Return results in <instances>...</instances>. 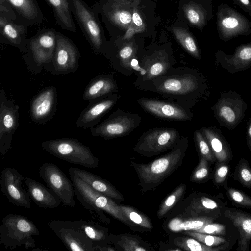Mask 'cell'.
I'll use <instances>...</instances> for the list:
<instances>
[{
	"instance_id": "43",
	"label": "cell",
	"mask_w": 251,
	"mask_h": 251,
	"mask_svg": "<svg viewBox=\"0 0 251 251\" xmlns=\"http://www.w3.org/2000/svg\"><path fill=\"white\" fill-rule=\"evenodd\" d=\"M214 221L208 223L201 228L193 231L213 235L232 237L230 233L228 232V228L226 225L214 222Z\"/></svg>"
},
{
	"instance_id": "17",
	"label": "cell",
	"mask_w": 251,
	"mask_h": 251,
	"mask_svg": "<svg viewBox=\"0 0 251 251\" xmlns=\"http://www.w3.org/2000/svg\"><path fill=\"white\" fill-rule=\"evenodd\" d=\"M56 89L49 86L35 96L30 105V116L34 123L43 125L54 116L57 107Z\"/></svg>"
},
{
	"instance_id": "30",
	"label": "cell",
	"mask_w": 251,
	"mask_h": 251,
	"mask_svg": "<svg viewBox=\"0 0 251 251\" xmlns=\"http://www.w3.org/2000/svg\"><path fill=\"white\" fill-rule=\"evenodd\" d=\"M217 220L209 217H177L172 219L168 223L167 227L171 231L178 232L194 231L201 228L205 225Z\"/></svg>"
},
{
	"instance_id": "23",
	"label": "cell",
	"mask_w": 251,
	"mask_h": 251,
	"mask_svg": "<svg viewBox=\"0 0 251 251\" xmlns=\"http://www.w3.org/2000/svg\"><path fill=\"white\" fill-rule=\"evenodd\" d=\"M183 9L190 24L202 32L213 17L212 0L191 1L185 5Z\"/></svg>"
},
{
	"instance_id": "51",
	"label": "cell",
	"mask_w": 251,
	"mask_h": 251,
	"mask_svg": "<svg viewBox=\"0 0 251 251\" xmlns=\"http://www.w3.org/2000/svg\"><path fill=\"white\" fill-rule=\"evenodd\" d=\"M247 140L251 142V118L249 119L247 125Z\"/></svg>"
},
{
	"instance_id": "31",
	"label": "cell",
	"mask_w": 251,
	"mask_h": 251,
	"mask_svg": "<svg viewBox=\"0 0 251 251\" xmlns=\"http://www.w3.org/2000/svg\"><path fill=\"white\" fill-rule=\"evenodd\" d=\"M76 222L79 227L91 240L94 248L96 246H108L106 243L109 239L107 231L105 227L97 224L93 220H79Z\"/></svg>"
},
{
	"instance_id": "9",
	"label": "cell",
	"mask_w": 251,
	"mask_h": 251,
	"mask_svg": "<svg viewBox=\"0 0 251 251\" xmlns=\"http://www.w3.org/2000/svg\"><path fill=\"white\" fill-rule=\"evenodd\" d=\"M179 133L173 128H161L149 130L139 139L134 151L150 157L173 149L178 141Z\"/></svg>"
},
{
	"instance_id": "38",
	"label": "cell",
	"mask_w": 251,
	"mask_h": 251,
	"mask_svg": "<svg viewBox=\"0 0 251 251\" xmlns=\"http://www.w3.org/2000/svg\"><path fill=\"white\" fill-rule=\"evenodd\" d=\"M230 167L229 163L216 162L213 172V182L218 188L223 187L227 189V180L230 174Z\"/></svg>"
},
{
	"instance_id": "16",
	"label": "cell",
	"mask_w": 251,
	"mask_h": 251,
	"mask_svg": "<svg viewBox=\"0 0 251 251\" xmlns=\"http://www.w3.org/2000/svg\"><path fill=\"white\" fill-rule=\"evenodd\" d=\"M227 202L220 195L197 193L179 216L184 217H209L216 219L223 216Z\"/></svg>"
},
{
	"instance_id": "21",
	"label": "cell",
	"mask_w": 251,
	"mask_h": 251,
	"mask_svg": "<svg viewBox=\"0 0 251 251\" xmlns=\"http://www.w3.org/2000/svg\"><path fill=\"white\" fill-rule=\"evenodd\" d=\"M223 216L227 218L238 232L237 251H249L251 240V213L226 207Z\"/></svg>"
},
{
	"instance_id": "5",
	"label": "cell",
	"mask_w": 251,
	"mask_h": 251,
	"mask_svg": "<svg viewBox=\"0 0 251 251\" xmlns=\"http://www.w3.org/2000/svg\"><path fill=\"white\" fill-rule=\"evenodd\" d=\"M72 14L86 40L96 54L103 53L107 44L98 13L83 0H69Z\"/></svg>"
},
{
	"instance_id": "54",
	"label": "cell",
	"mask_w": 251,
	"mask_h": 251,
	"mask_svg": "<svg viewBox=\"0 0 251 251\" xmlns=\"http://www.w3.org/2000/svg\"><path fill=\"white\" fill-rule=\"evenodd\" d=\"M31 251H49V250H44V249H32Z\"/></svg>"
},
{
	"instance_id": "8",
	"label": "cell",
	"mask_w": 251,
	"mask_h": 251,
	"mask_svg": "<svg viewBox=\"0 0 251 251\" xmlns=\"http://www.w3.org/2000/svg\"><path fill=\"white\" fill-rule=\"evenodd\" d=\"M216 25L219 38L224 42L251 33V23L248 19L227 3L218 5Z\"/></svg>"
},
{
	"instance_id": "13",
	"label": "cell",
	"mask_w": 251,
	"mask_h": 251,
	"mask_svg": "<svg viewBox=\"0 0 251 251\" xmlns=\"http://www.w3.org/2000/svg\"><path fill=\"white\" fill-rule=\"evenodd\" d=\"M76 197H80L91 201L98 208L104 211L126 224L130 222L123 215L120 205L112 198L99 193L90 187L85 182L71 172H69Z\"/></svg>"
},
{
	"instance_id": "36",
	"label": "cell",
	"mask_w": 251,
	"mask_h": 251,
	"mask_svg": "<svg viewBox=\"0 0 251 251\" xmlns=\"http://www.w3.org/2000/svg\"><path fill=\"white\" fill-rule=\"evenodd\" d=\"M186 190L184 184L177 186L161 203L157 212V216L161 218L164 217L169 210L180 200Z\"/></svg>"
},
{
	"instance_id": "28",
	"label": "cell",
	"mask_w": 251,
	"mask_h": 251,
	"mask_svg": "<svg viewBox=\"0 0 251 251\" xmlns=\"http://www.w3.org/2000/svg\"><path fill=\"white\" fill-rule=\"evenodd\" d=\"M116 89V84L113 77L109 75L100 74L93 77L86 87L83 99L88 102L106 96Z\"/></svg>"
},
{
	"instance_id": "1",
	"label": "cell",
	"mask_w": 251,
	"mask_h": 251,
	"mask_svg": "<svg viewBox=\"0 0 251 251\" xmlns=\"http://www.w3.org/2000/svg\"><path fill=\"white\" fill-rule=\"evenodd\" d=\"M178 143L168 154L148 163H136L131 165L135 169L143 190H147L159 185L182 163L186 146Z\"/></svg>"
},
{
	"instance_id": "18",
	"label": "cell",
	"mask_w": 251,
	"mask_h": 251,
	"mask_svg": "<svg viewBox=\"0 0 251 251\" xmlns=\"http://www.w3.org/2000/svg\"><path fill=\"white\" fill-rule=\"evenodd\" d=\"M117 99V96L113 95L88 102L87 105L77 119L76 126L84 130L95 126L103 115L114 105Z\"/></svg>"
},
{
	"instance_id": "4",
	"label": "cell",
	"mask_w": 251,
	"mask_h": 251,
	"mask_svg": "<svg viewBox=\"0 0 251 251\" xmlns=\"http://www.w3.org/2000/svg\"><path fill=\"white\" fill-rule=\"evenodd\" d=\"M43 150L53 156L88 168H96L99 160L90 148L78 140L68 138L49 140L41 144Z\"/></svg>"
},
{
	"instance_id": "24",
	"label": "cell",
	"mask_w": 251,
	"mask_h": 251,
	"mask_svg": "<svg viewBox=\"0 0 251 251\" xmlns=\"http://www.w3.org/2000/svg\"><path fill=\"white\" fill-rule=\"evenodd\" d=\"M201 130L211 147L216 162L229 163L233 157L232 150L221 131L213 126L203 127Z\"/></svg>"
},
{
	"instance_id": "41",
	"label": "cell",
	"mask_w": 251,
	"mask_h": 251,
	"mask_svg": "<svg viewBox=\"0 0 251 251\" xmlns=\"http://www.w3.org/2000/svg\"><path fill=\"white\" fill-rule=\"evenodd\" d=\"M226 190V195L233 205L245 208H251V197L234 188L228 187Z\"/></svg>"
},
{
	"instance_id": "7",
	"label": "cell",
	"mask_w": 251,
	"mask_h": 251,
	"mask_svg": "<svg viewBox=\"0 0 251 251\" xmlns=\"http://www.w3.org/2000/svg\"><path fill=\"white\" fill-rule=\"evenodd\" d=\"M247 104L235 91L223 92L212 107L219 124L229 130L236 128L244 119Z\"/></svg>"
},
{
	"instance_id": "25",
	"label": "cell",
	"mask_w": 251,
	"mask_h": 251,
	"mask_svg": "<svg viewBox=\"0 0 251 251\" xmlns=\"http://www.w3.org/2000/svg\"><path fill=\"white\" fill-rule=\"evenodd\" d=\"M24 181L31 200L37 206L49 209L60 206L61 201L50 189L28 176L25 177Z\"/></svg>"
},
{
	"instance_id": "35",
	"label": "cell",
	"mask_w": 251,
	"mask_h": 251,
	"mask_svg": "<svg viewBox=\"0 0 251 251\" xmlns=\"http://www.w3.org/2000/svg\"><path fill=\"white\" fill-rule=\"evenodd\" d=\"M172 32L186 51L195 58L200 59L201 54L197 43L192 35L185 29L174 27Z\"/></svg>"
},
{
	"instance_id": "29",
	"label": "cell",
	"mask_w": 251,
	"mask_h": 251,
	"mask_svg": "<svg viewBox=\"0 0 251 251\" xmlns=\"http://www.w3.org/2000/svg\"><path fill=\"white\" fill-rule=\"evenodd\" d=\"M52 8L57 23L68 31L75 32L76 26L72 17L69 0H46Z\"/></svg>"
},
{
	"instance_id": "26",
	"label": "cell",
	"mask_w": 251,
	"mask_h": 251,
	"mask_svg": "<svg viewBox=\"0 0 251 251\" xmlns=\"http://www.w3.org/2000/svg\"><path fill=\"white\" fill-rule=\"evenodd\" d=\"M139 103L146 111L159 117L177 120L190 119L183 108L171 103L145 98L139 100Z\"/></svg>"
},
{
	"instance_id": "53",
	"label": "cell",
	"mask_w": 251,
	"mask_h": 251,
	"mask_svg": "<svg viewBox=\"0 0 251 251\" xmlns=\"http://www.w3.org/2000/svg\"><path fill=\"white\" fill-rule=\"evenodd\" d=\"M247 145H248L249 149L251 151V142L248 140H247Z\"/></svg>"
},
{
	"instance_id": "3",
	"label": "cell",
	"mask_w": 251,
	"mask_h": 251,
	"mask_svg": "<svg viewBox=\"0 0 251 251\" xmlns=\"http://www.w3.org/2000/svg\"><path fill=\"white\" fill-rule=\"evenodd\" d=\"M56 33L53 28L44 29L27 38L22 54L31 73H40L51 60L56 47Z\"/></svg>"
},
{
	"instance_id": "6",
	"label": "cell",
	"mask_w": 251,
	"mask_h": 251,
	"mask_svg": "<svg viewBox=\"0 0 251 251\" xmlns=\"http://www.w3.org/2000/svg\"><path fill=\"white\" fill-rule=\"evenodd\" d=\"M80 52L68 37L57 31L56 44L53 57L44 69L54 75L74 73L78 69Z\"/></svg>"
},
{
	"instance_id": "45",
	"label": "cell",
	"mask_w": 251,
	"mask_h": 251,
	"mask_svg": "<svg viewBox=\"0 0 251 251\" xmlns=\"http://www.w3.org/2000/svg\"><path fill=\"white\" fill-rule=\"evenodd\" d=\"M81 205L86 209L93 216L98 219L100 221L107 223L108 220L103 214L102 210L98 208L91 201L80 197H76Z\"/></svg>"
},
{
	"instance_id": "37",
	"label": "cell",
	"mask_w": 251,
	"mask_h": 251,
	"mask_svg": "<svg viewBox=\"0 0 251 251\" xmlns=\"http://www.w3.org/2000/svg\"><path fill=\"white\" fill-rule=\"evenodd\" d=\"M233 177L244 187L251 188V169L248 160L244 158L239 160L235 168Z\"/></svg>"
},
{
	"instance_id": "27",
	"label": "cell",
	"mask_w": 251,
	"mask_h": 251,
	"mask_svg": "<svg viewBox=\"0 0 251 251\" xmlns=\"http://www.w3.org/2000/svg\"><path fill=\"white\" fill-rule=\"evenodd\" d=\"M68 171L71 172L82 179L94 190L105 195L114 200L123 201V196L108 181L88 171L71 167Z\"/></svg>"
},
{
	"instance_id": "49",
	"label": "cell",
	"mask_w": 251,
	"mask_h": 251,
	"mask_svg": "<svg viewBox=\"0 0 251 251\" xmlns=\"http://www.w3.org/2000/svg\"><path fill=\"white\" fill-rule=\"evenodd\" d=\"M0 12H2L14 20H16V13L8 0H0Z\"/></svg>"
},
{
	"instance_id": "52",
	"label": "cell",
	"mask_w": 251,
	"mask_h": 251,
	"mask_svg": "<svg viewBox=\"0 0 251 251\" xmlns=\"http://www.w3.org/2000/svg\"><path fill=\"white\" fill-rule=\"evenodd\" d=\"M113 0L115 1L119 2L126 3V4H129V5H132V6L136 4L135 3H137V2L138 3V2L139 1V0Z\"/></svg>"
},
{
	"instance_id": "46",
	"label": "cell",
	"mask_w": 251,
	"mask_h": 251,
	"mask_svg": "<svg viewBox=\"0 0 251 251\" xmlns=\"http://www.w3.org/2000/svg\"><path fill=\"white\" fill-rule=\"evenodd\" d=\"M135 53V48L131 44H128L120 49L118 53L119 58L121 62L124 65H128L130 60Z\"/></svg>"
},
{
	"instance_id": "50",
	"label": "cell",
	"mask_w": 251,
	"mask_h": 251,
	"mask_svg": "<svg viewBox=\"0 0 251 251\" xmlns=\"http://www.w3.org/2000/svg\"><path fill=\"white\" fill-rule=\"evenodd\" d=\"M233 4L238 6L245 13L251 16V0H232Z\"/></svg>"
},
{
	"instance_id": "47",
	"label": "cell",
	"mask_w": 251,
	"mask_h": 251,
	"mask_svg": "<svg viewBox=\"0 0 251 251\" xmlns=\"http://www.w3.org/2000/svg\"><path fill=\"white\" fill-rule=\"evenodd\" d=\"M132 20L131 26L136 31L143 30L144 24L137 8L136 4L133 5Z\"/></svg>"
},
{
	"instance_id": "12",
	"label": "cell",
	"mask_w": 251,
	"mask_h": 251,
	"mask_svg": "<svg viewBox=\"0 0 251 251\" xmlns=\"http://www.w3.org/2000/svg\"><path fill=\"white\" fill-rule=\"evenodd\" d=\"M19 106L7 99L4 90H0V153L6 154L11 145L13 135L19 124Z\"/></svg>"
},
{
	"instance_id": "19",
	"label": "cell",
	"mask_w": 251,
	"mask_h": 251,
	"mask_svg": "<svg viewBox=\"0 0 251 251\" xmlns=\"http://www.w3.org/2000/svg\"><path fill=\"white\" fill-rule=\"evenodd\" d=\"M215 59L219 65L230 73L246 70L251 66V41L237 46L232 54L218 50Z\"/></svg>"
},
{
	"instance_id": "11",
	"label": "cell",
	"mask_w": 251,
	"mask_h": 251,
	"mask_svg": "<svg viewBox=\"0 0 251 251\" xmlns=\"http://www.w3.org/2000/svg\"><path fill=\"white\" fill-rule=\"evenodd\" d=\"M47 224L66 248L73 251H95L91 240L76 221L54 220Z\"/></svg>"
},
{
	"instance_id": "42",
	"label": "cell",
	"mask_w": 251,
	"mask_h": 251,
	"mask_svg": "<svg viewBox=\"0 0 251 251\" xmlns=\"http://www.w3.org/2000/svg\"><path fill=\"white\" fill-rule=\"evenodd\" d=\"M209 162L201 157L200 161L193 170L190 180L195 182H203L207 181L210 177V168Z\"/></svg>"
},
{
	"instance_id": "10",
	"label": "cell",
	"mask_w": 251,
	"mask_h": 251,
	"mask_svg": "<svg viewBox=\"0 0 251 251\" xmlns=\"http://www.w3.org/2000/svg\"><path fill=\"white\" fill-rule=\"evenodd\" d=\"M39 175L64 205L70 207L75 205L73 182L59 167L51 163H44L39 168Z\"/></svg>"
},
{
	"instance_id": "39",
	"label": "cell",
	"mask_w": 251,
	"mask_h": 251,
	"mask_svg": "<svg viewBox=\"0 0 251 251\" xmlns=\"http://www.w3.org/2000/svg\"><path fill=\"white\" fill-rule=\"evenodd\" d=\"M123 215L127 219L140 226L148 229L152 228L150 220L145 215L137 211L132 207L120 205Z\"/></svg>"
},
{
	"instance_id": "33",
	"label": "cell",
	"mask_w": 251,
	"mask_h": 251,
	"mask_svg": "<svg viewBox=\"0 0 251 251\" xmlns=\"http://www.w3.org/2000/svg\"><path fill=\"white\" fill-rule=\"evenodd\" d=\"M185 235L190 236L203 244L210 247H218L226 246L232 249L236 242V239L231 237L213 235L201 233L193 231H186Z\"/></svg>"
},
{
	"instance_id": "40",
	"label": "cell",
	"mask_w": 251,
	"mask_h": 251,
	"mask_svg": "<svg viewBox=\"0 0 251 251\" xmlns=\"http://www.w3.org/2000/svg\"><path fill=\"white\" fill-rule=\"evenodd\" d=\"M196 144L201 156L205 158L209 163L216 162V158L206 139L201 130H196L194 134Z\"/></svg>"
},
{
	"instance_id": "22",
	"label": "cell",
	"mask_w": 251,
	"mask_h": 251,
	"mask_svg": "<svg viewBox=\"0 0 251 251\" xmlns=\"http://www.w3.org/2000/svg\"><path fill=\"white\" fill-rule=\"evenodd\" d=\"M17 17L16 21L29 27L41 23L44 16L37 0H8Z\"/></svg>"
},
{
	"instance_id": "48",
	"label": "cell",
	"mask_w": 251,
	"mask_h": 251,
	"mask_svg": "<svg viewBox=\"0 0 251 251\" xmlns=\"http://www.w3.org/2000/svg\"><path fill=\"white\" fill-rule=\"evenodd\" d=\"M166 66L164 62H158L153 64L149 70L147 77L150 79L159 75L165 71Z\"/></svg>"
},
{
	"instance_id": "2",
	"label": "cell",
	"mask_w": 251,
	"mask_h": 251,
	"mask_svg": "<svg viewBox=\"0 0 251 251\" xmlns=\"http://www.w3.org/2000/svg\"><path fill=\"white\" fill-rule=\"evenodd\" d=\"M39 234L36 226L26 217L8 214L0 225V245L10 250L23 245L26 249L34 248V237Z\"/></svg>"
},
{
	"instance_id": "20",
	"label": "cell",
	"mask_w": 251,
	"mask_h": 251,
	"mask_svg": "<svg viewBox=\"0 0 251 251\" xmlns=\"http://www.w3.org/2000/svg\"><path fill=\"white\" fill-rule=\"evenodd\" d=\"M28 26L0 12V40L1 44L17 48L23 52L27 38Z\"/></svg>"
},
{
	"instance_id": "44",
	"label": "cell",
	"mask_w": 251,
	"mask_h": 251,
	"mask_svg": "<svg viewBox=\"0 0 251 251\" xmlns=\"http://www.w3.org/2000/svg\"><path fill=\"white\" fill-rule=\"evenodd\" d=\"M122 249L126 251H146L147 249L140 244L135 238L127 236H121L117 242Z\"/></svg>"
},
{
	"instance_id": "15",
	"label": "cell",
	"mask_w": 251,
	"mask_h": 251,
	"mask_svg": "<svg viewBox=\"0 0 251 251\" xmlns=\"http://www.w3.org/2000/svg\"><path fill=\"white\" fill-rule=\"evenodd\" d=\"M138 123L135 116L115 111L108 119L91 128V133L94 137L113 139L128 134L136 128Z\"/></svg>"
},
{
	"instance_id": "14",
	"label": "cell",
	"mask_w": 251,
	"mask_h": 251,
	"mask_svg": "<svg viewBox=\"0 0 251 251\" xmlns=\"http://www.w3.org/2000/svg\"><path fill=\"white\" fill-rule=\"evenodd\" d=\"M24 177L16 169L6 167L1 172L0 183L2 193L13 205L30 209L31 199L22 186Z\"/></svg>"
},
{
	"instance_id": "34",
	"label": "cell",
	"mask_w": 251,
	"mask_h": 251,
	"mask_svg": "<svg viewBox=\"0 0 251 251\" xmlns=\"http://www.w3.org/2000/svg\"><path fill=\"white\" fill-rule=\"evenodd\" d=\"M174 244L186 251H228L231 248L226 246L213 247L207 246L194 238L179 237L175 238Z\"/></svg>"
},
{
	"instance_id": "32",
	"label": "cell",
	"mask_w": 251,
	"mask_h": 251,
	"mask_svg": "<svg viewBox=\"0 0 251 251\" xmlns=\"http://www.w3.org/2000/svg\"><path fill=\"white\" fill-rule=\"evenodd\" d=\"M199 86L200 82L195 78H170L164 81L159 89L165 92L184 94L196 90Z\"/></svg>"
}]
</instances>
